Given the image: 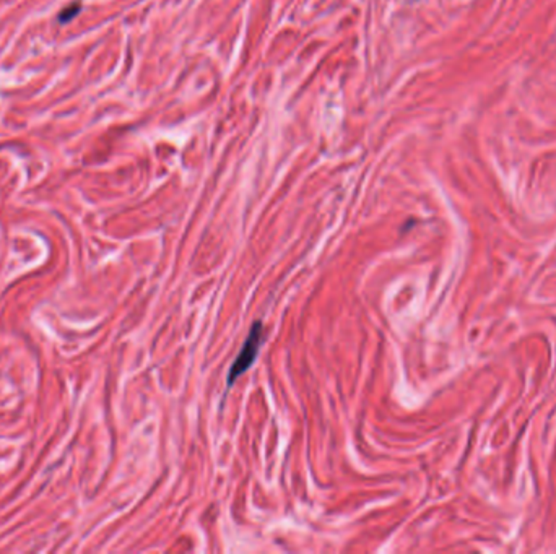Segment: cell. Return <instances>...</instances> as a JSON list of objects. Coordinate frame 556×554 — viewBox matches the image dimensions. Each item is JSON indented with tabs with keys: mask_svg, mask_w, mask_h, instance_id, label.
I'll return each mask as SVG.
<instances>
[{
	"mask_svg": "<svg viewBox=\"0 0 556 554\" xmlns=\"http://www.w3.org/2000/svg\"><path fill=\"white\" fill-rule=\"evenodd\" d=\"M264 341V330H262V322L257 320L256 324L252 325L251 332H249L247 340L242 345V350L237 355L236 361L233 363V366L228 372V385L235 384V381L240 376H242L249 367L252 366V363L256 361V358L259 355V350H261V345Z\"/></svg>",
	"mask_w": 556,
	"mask_h": 554,
	"instance_id": "6da1fadb",
	"label": "cell"
},
{
	"mask_svg": "<svg viewBox=\"0 0 556 554\" xmlns=\"http://www.w3.org/2000/svg\"><path fill=\"white\" fill-rule=\"evenodd\" d=\"M82 5L80 4H73L70 7H67L66 10H62L61 15H59V20L61 22H70V20L75 17V15L80 12Z\"/></svg>",
	"mask_w": 556,
	"mask_h": 554,
	"instance_id": "7a4b0ae2",
	"label": "cell"
}]
</instances>
